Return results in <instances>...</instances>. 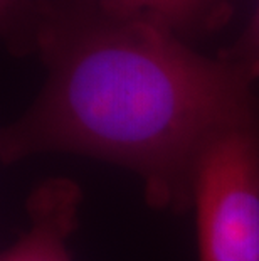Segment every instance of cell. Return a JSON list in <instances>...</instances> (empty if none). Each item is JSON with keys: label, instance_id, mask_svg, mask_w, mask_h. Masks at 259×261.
I'll return each mask as SVG.
<instances>
[{"label": "cell", "instance_id": "cell-1", "mask_svg": "<svg viewBox=\"0 0 259 261\" xmlns=\"http://www.w3.org/2000/svg\"><path fill=\"white\" fill-rule=\"evenodd\" d=\"M36 54L46 83L2 128V164L41 153L117 164L136 174L158 211L192 207V172L206 143L259 116L257 86L239 64L96 0H41Z\"/></svg>", "mask_w": 259, "mask_h": 261}, {"label": "cell", "instance_id": "cell-2", "mask_svg": "<svg viewBox=\"0 0 259 261\" xmlns=\"http://www.w3.org/2000/svg\"><path fill=\"white\" fill-rule=\"evenodd\" d=\"M199 261H259V116L220 130L192 172Z\"/></svg>", "mask_w": 259, "mask_h": 261}, {"label": "cell", "instance_id": "cell-3", "mask_svg": "<svg viewBox=\"0 0 259 261\" xmlns=\"http://www.w3.org/2000/svg\"><path fill=\"white\" fill-rule=\"evenodd\" d=\"M82 191L68 177H49L25 199L27 226L0 261H71L69 240L78 229Z\"/></svg>", "mask_w": 259, "mask_h": 261}, {"label": "cell", "instance_id": "cell-4", "mask_svg": "<svg viewBox=\"0 0 259 261\" xmlns=\"http://www.w3.org/2000/svg\"><path fill=\"white\" fill-rule=\"evenodd\" d=\"M120 15L147 19L167 27L180 39L212 34L233 17V0H96Z\"/></svg>", "mask_w": 259, "mask_h": 261}, {"label": "cell", "instance_id": "cell-5", "mask_svg": "<svg viewBox=\"0 0 259 261\" xmlns=\"http://www.w3.org/2000/svg\"><path fill=\"white\" fill-rule=\"evenodd\" d=\"M39 22L41 0H0V32L12 56L36 54Z\"/></svg>", "mask_w": 259, "mask_h": 261}, {"label": "cell", "instance_id": "cell-6", "mask_svg": "<svg viewBox=\"0 0 259 261\" xmlns=\"http://www.w3.org/2000/svg\"><path fill=\"white\" fill-rule=\"evenodd\" d=\"M220 56L246 69L259 86V2L249 24L233 46L219 53Z\"/></svg>", "mask_w": 259, "mask_h": 261}]
</instances>
